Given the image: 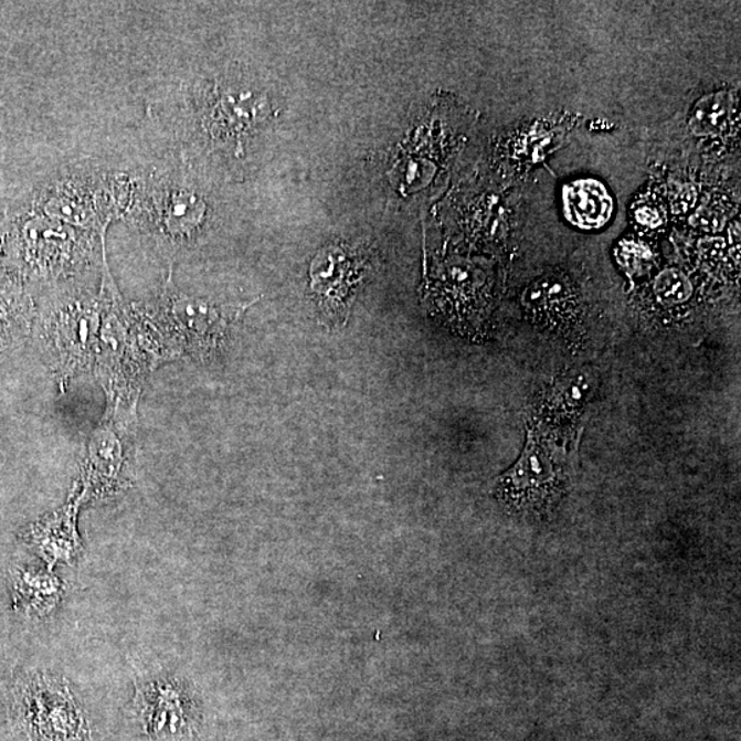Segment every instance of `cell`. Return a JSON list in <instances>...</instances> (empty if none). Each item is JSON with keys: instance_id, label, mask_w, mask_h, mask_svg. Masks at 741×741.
<instances>
[{"instance_id": "cell-1", "label": "cell", "mask_w": 741, "mask_h": 741, "mask_svg": "<svg viewBox=\"0 0 741 741\" xmlns=\"http://www.w3.org/2000/svg\"><path fill=\"white\" fill-rule=\"evenodd\" d=\"M17 721L30 741H84L87 737L82 711L70 687L59 678L33 676L14 692Z\"/></svg>"}, {"instance_id": "cell-2", "label": "cell", "mask_w": 741, "mask_h": 741, "mask_svg": "<svg viewBox=\"0 0 741 741\" xmlns=\"http://www.w3.org/2000/svg\"><path fill=\"white\" fill-rule=\"evenodd\" d=\"M162 314L183 349L205 360L222 347L241 309L186 297L174 290L169 278L162 296Z\"/></svg>"}, {"instance_id": "cell-3", "label": "cell", "mask_w": 741, "mask_h": 741, "mask_svg": "<svg viewBox=\"0 0 741 741\" xmlns=\"http://www.w3.org/2000/svg\"><path fill=\"white\" fill-rule=\"evenodd\" d=\"M128 428L121 427L116 417L106 419L104 426L94 434L88 446L83 497L115 494L128 463Z\"/></svg>"}, {"instance_id": "cell-4", "label": "cell", "mask_w": 741, "mask_h": 741, "mask_svg": "<svg viewBox=\"0 0 741 741\" xmlns=\"http://www.w3.org/2000/svg\"><path fill=\"white\" fill-rule=\"evenodd\" d=\"M360 278V260L341 246L321 248L310 267V287L334 318L348 313L350 292Z\"/></svg>"}, {"instance_id": "cell-5", "label": "cell", "mask_w": 741, "mask_h": 741, "mask_svg": "<svg viewBox=\"0 0 741 741\" xmlns=\"http://www.w3.org/2000/svg\"><path fill=\"white\" fill-rule=\"evenodd\" d=\"M557 474L551 459L548 461L540 445L529 444L522 459L510 472L501 475L496 486V496L512 507H539L551 499Z\"/></svg>"}, {"instance_id": "cell-6", "label": "cell", "mask_w": 741, "mask_h": 741, "mask_svg": "<svg viewBox=\"0 0 741 741\" xmlns=\"http://www.w3.org/2000/svg\"><path fill=\"white\" fill-rule=\"evenodd\" d=\"M147 732L158 741H173L189 731L183 695L172 684H155L145 692Z\"/></svg>"}, {"instance_id": "cell-7", "label": "cell", "mask_w": 741, "mask_h": 741, "mask_svg": "<svg viewBox=\"0 0 741 741\" xmlns=\"http://www.w3.org/2000/svg\"><path fill=\"white\" fill-rule=\"evenodd\" d=\"M564 211L576 227L601 229L608 223L614 211L613 198L607 189L596 180H576L564 187Z\"/></svg>"}, {"instance_id": "cell-8", "label": "cell", "mask_w": 741, "mask_h": 741, "mask_svg": "<svg viewBox=\"0 0 741 741\" xmlns=\"http://www.w3.org/2000/svg\"><path fill=\"white\" fill-rule=\"evenodd\" d=\"M73 517L75 507L70 506L44 522L33 526L30 531L28 541L35 548L38 555L46 560L50 569L60 560L72 563V559L81 551Z\"/></svg>"}, {"instance_id": "cell-9", "label": "cell", "mask_w": 741, "mask_h": 741, "mask_svg": "<svg viewBox=\"0 0 741 741\" xmlns=\"http://www.w3.org/2000/svg\"><path fill=\"white\" fill-rule=\"evenodd\" d=\"M11 580L14 608L21 614L44 616L60 602L61 582L54 575L17 569Z\"/></svg>"}, {"instance_id": "cell-10", "label": "cell", "mask_w": 741, "mask_h": 741, "mask_svg": "<svg viewBox=\"0 0 741 741\" xmlns=\"http://www.w3.org/2000/svg\"><path fill=\"white\" fill-rule=\"evenodd\" d=\"M263 112V102L252 98L248 93L240 95H223L213 110V123L220 133L229 137H241L248 131Z\"/></svg>"}, {"instance_id": "cell-11", "label": "cell", "mask_w": 741, "mask_h": 741, "mask_svg": "<svg viewBox=\"0 0 741 741\" xmlns=\"http://www.w3.org/2000/svg\"><path fill=\"white\" fill-rule=\"evenodd\" d=\"M729 112H731V98L727 93L707 95L696 105L689 126L698 137L716 135L726 127Z\"/></svg>"}, {"instance_id": "cell-12", "label": "cell", "mask_w": 741, "mask_h": 741, "mask_svg": "<svg viewBox=\"0 0 741 741\" xmlns=\"http://www.w3.org/2000/svg\"><path fill=\"white\" fill-rule=\"evenodd\" d=\"M655 293L660 303L680 304L691 297L692 285L681 271L667 269L656 278Z\"/></svg>"}, {"instance_id": "cell-13", "label": "cell", "mask_w": 741, "mask_h": 741, "mask_svg": "<svg viewBox=\"0 0 741 741\" xmlns=\"http://www.w3.org/2000/svg\"><path fill=\"white\" fill-rule=\"evenodd\" d=\"M618 256L621 264L632 274H641L653 260L648 248L636 242L622 243Z\"/></svg>"}, {"instance_id": "cell-14", "label": "cell", "mask_w": 741, "mask_h": 741, "mask_svg": "<svg viewBox=\"0 0 741 741\" xmlns=\"http://www.w3.org/2000/svg\"><path fill=\"white\" fill-rule=\"evenodd\" d=\"M722 222V212L714 207H701L691 220L695 227L709 232L720 230Z\"/></svg>"}, {"instance_id": "cell-15", "label": "cell", "mask_w": 741, "mask_h": 741, "mask_svg": "<svg viewBox=\"0 0 741 741\" xmlns=\"http://www.w3.org/2000/svg\"><path fill=\"white\" fill-rule=\"evenodd\" d=\"M696 198H698V191H696L695 187L692 184L684 186L682 189L677 192L675 198H673V212L682 214L691 211Z\"/></svg>"}, {"instance_id": "cell-16", "label": "cell", "mask_w": 741, "mask_h": 741, "mask_svg": "<svg viewBox=\"0 0 741 741\" xmlns=\"http://www.w3.org/2000/svg\"><path fill=\"white\" fill-rule=\"evenodd\" d=\"M701 253H703V256L709 260H716L718 257H721L723 247V241L721 240H709L703 243H701Z\"/></svg>"}, {"instance_id": "cell-17", "label": "cell", "mask_w": 741, "mask_h": 741, "mask_svg": "<svg viewBox=\"0 0 741 741\" xmlns=\"http://www.w3.org/2000/svg\"><path fill=\"white\" fill-rule=\"evenodd\" d=\"M636 219L638 223L648 225V227H656V225L660 224V216L658 212L650 208L638 209Z\"/></svg>"}]
</instances>
